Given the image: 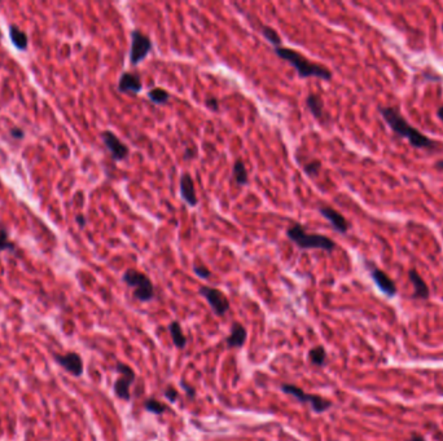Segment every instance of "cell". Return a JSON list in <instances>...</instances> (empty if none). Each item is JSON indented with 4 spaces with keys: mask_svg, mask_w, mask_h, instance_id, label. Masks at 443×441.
I'll return each mask as SVG.
<instances>
[{
    "mask_svg": "<svg viewBox=\"0 0 443 441\" xmlns=\"http://www.w3.org/2000/svg\"><path fill=\"white\" fill-rule=\"evenodd\" d=\"M232 178H233V181H235L237 185H246V184H248L249 181L248 169H246L245 164H244V162L241 161V159H237V161L233 163Z\"/></svg>",
    "mask_w": 443,
    "mask_h": 441,
    "instance_id": "ffe728a7",
    "label": "cell"
},
{
    "mask_svg": "<svg viewBox=\"0 0 443 441\" xmlns=\"http://www.w3.org/2000/svg\"><path fill=\"white\" fill-rule=\"evenodd\" d=\"M198 293H200L202 298H205V300L208 301L211 311H213L215 316L223 317L230 311V300L226 296V294L219 290V289L211 287V286H201Z\"/></svg>",
    "mask_w": 443,
    "mask_h": 441,
    "instance_id": "ba28073f",
    "label": "cell"
},
{
    "mask_svg": "<svg viewBox=\"0 0 443 441\" xmlns=\"http://www.w3.org/2000/svg\"><path fill=\"white\" fill-rule=\"evenodd\" d=\"M408 441H427V440H425L424 436L419 435V433H411Z\"/></svg>",
    "mask_w": 443,
    "mask_h": 441,
    "instance_id": "1f68e13d",
    "label": "cell"
},
{
    "mask_svg": "<svg viewBox=\"0 0 443 441\" xmlns=\"http://www.w3.org/2000/svg\"><path fill=\"white\" fill-rule=\"evenodd\" d=\"M53 360L56 363H59L65 371H68L69 374L73 377L79 378L83 375V360H82L81 355L77 352H68L65 355H59V353H53Z\"/></svg>",
    "mask_w": 443,
    "mask_h": 441,
    "instance_id": "30bf717a",
    "label": "cell"
},
{
    "mask_svg": "<svg viewBox=\"0 0 443 441\" xmlns=\"http://www.w3.org/2000/svg\"><path fill=\"white\" fill-rule=\"evenodd\" d=\"M151 38L145 34L140 31V30L135 29L131 31V47H130V62L131 65L136 66L140 62H143L146 57L149 56L152 51Z\"/></svg>",
    "mask_w": 443,
    "mask_h": 441,
    "instance_id": "52a82bcc",
    "label": "cell"
},
{
    "mask_svg": "<svg viewBox=\"0 0 443 441\" xmlns=\"http://www.w3.org/2000/svg\"><path fill=\"white\" fill-rule=\"evenodd\" d=\"M287 236L301 250H323L332 254L337 245L329 237L323 234L307 233L301 224L296 223L287 231Z\"/></svg>",
    "mask_w": 443,
    "mask_h": 441,
    "instance_id": "3957f363",
    "label": "cell"
},
{
    "mask_svg": "<svg viewBox=\"0 0 443 441\" xmlns=\"http://www.w3.org/2000/svg\"><path fill=\"white\" fill-rule=\"evenodd\" d=\"M193 272H195V275L197 276V277H200L201 280H208L211 276L210 269L206 268L204 264H195V265H193Z\"/></svg>",
    "mask_w": 443,
    "mask_h": 441,
    "instance_id": "4316f807",
    "label": "cell"
},
{
    "mask_svg": "<svg viewBox=\"0 0 443 441\" xmlns=\"http://www.w3.org/2000/svg\"><path fill=\"white\" fill-rule=\"evenodd\" d=\"M116 370L118 371V374L121 375V377H119L113 385L114 395L123 401H130L131 386H133V383L135 382L136 379L135 371L133 370L131 366H128L127 363L123 362H117Z\"/></svg>",
    "mask_w": 443,
    "mask_h": 441,
    "instance_id": "8992f818",
    "label": "cell"
},
{
    "mask_svg": "<svg viewBox=\"0 0 443 441\" xmlns=\"http://www.w3.org/2000/svg\"><path fill=\"white\" fill-rule=\"evenodd\" d=\"M276 56L281 60L289 62L297 71L300 78H319L322 81H330L333 78V73L328 69V67L323 66L320 64H315V62L310 61L307 57L301 54L300 52L296 49L287 48V47H276L273 49Z\"/></svg>",
    "mask_w": 443,
    "mask_h": 441,
    "instance_id": "7a4b0ae2",
    "label": "cell"
},
{
    "mask_svg": "<svg viewBox=\"0 0 443 441\" xmlns=\"http://www.w3.org/2000/svg\"><path fill=\"white\" fill-rule=\"evenodd\" d=\"M163 396H165L166 400L170 401V402H176V400H178L179 397V392L174 387H168L165 390V392H163Z\"/></svg>",
    "mask_w": 443,
    "mask_h": 441,
    "instance_id": "83f0119b",
    "label": "cell"
},
{
    "mask_svg": "<svg viewBox=\"0 0 443 441\" xmlns=\"http://www.w3.org/2000/svg\"><path fill=\"white\" fill-rule=\"evenodd\" d=\"M437 117L440 119V121L443 122V105L440 106V108H438L437 110Z\"/></svg>",
    "mask_w": 443,
    "mask_h": 441,
    "instance_id": "e575fe53",
    "label": "cell"
},
{
    "mask_svg": "<svg viewBox=\"0 0 443 441\" xmlns=\"http://www.w3.org/2000/svg\"><path fill=\"white\" fill-rule=\"evenodd\" d=\"M248 339V331L245 326L240 322H233L231 326L230 335L226 339V343L230 348H241Z\"/></svg>",
    "mask_w": 443,
    "mask_h": 441,
    "instance_id": "2e32d148",
    "label": "cell"
},
{
    "mask_svg": "<svg viewBox=\"0 0 443 441\" xmlns=\"http://www.w3.org/2000/svg\"><path fill=\"white\" fill-rule=\"evenodd\" d=\"M365 266H367L371 278L378 287V290L381 291L382 294H385L387 298H394L398 293V289L393 278H390L386 272H384L382 269L376 266L371 261H365Z\"/></svg>",
    "mask_w": 443,
    "mask_h": 441,
    "instance_id": "9c48e42d",
    "label": "cell"
},
{
    "mask_svg": "<svg viewBox=\"0 0 443 441\" xmlns=\"http://www.w3.org/2000/svg\"><path fill=\"white\" fill-rule=\"evenodd\" d=\"M9 38H11L12 44H13L19 51H26L27 47H29L27 35L20 27H17L16 25H11V26H9Z\"/></svg>",
    "mask_w": 443,
    "mask_h": 441,
    "instance_id": "ac0fdd59",
    "label": "cell"
},
{
    "mask_svg": "<svg viewBox=\"0 0 443 441\" xmlns=\"http://www.w3.org/2000/svg\"><path fill=\"white\" fill-rule=\"evenodd\" d=\"M442 31H443V24H442Z\"/></svg>",
    "mask_w": 443,
    "mask_h": 441,
    "instance_id": "8d00e7d4",
    "label": "cell"
},
{
    "mask_svg": "<svg viewBox=\"0 0 443 441\" xmlns=\"http://www.w3.org/2000/svg\"><path fill=\"white\" fill-rule=\"evenodd\" d=\"M434 167L438 169V171H440V172L443 174V159H440V161L435 162Z\"/></svg>",
    "mask_w": 443,
    "mask_h": 441,
    "instance_id": "836d02e7",
    "label": "cell"
},
{
    "mask_svg": "<svg viewBox=\"0 0 443 441\" xmlns=\"http://www.w3.org/2000/svg\"><path fill=\"white\" fill-rule=\"evenodd\" d=\"M148 97L156 105H165L170 100V93L163 88H153L148 92Z\"/></svg>",
    "mask_w": 443,
    "mask_h": 441,
    "instance_id": "603a6c76",
    "label": "cell"
},
{
    "mask_svg": "<svg viewBox=\"0 0 443 441\" xmlns=\"http://www.w3.org/2000/svg\"><path fill=\"white\" fill-rule=\"evenodd\" d=\"M16 246L9 241L8 232L6 229L0 228V251H14Z\"/></svg>",
    "mask_w": 443,
    "mask_h": 441,
    "instance_id": "484cf974",
    "label": "cell"
},
{
    "mask_svg": "<svg viewBox=\"0 0 443 441\" xmlns=\"http://www.w3.org/2000/svg\"><path fill=\"white\" fill-rule=\"evenodd\" d=\"M179 190H180V197L187 205L191 207H196L198 205V197L196 193L195 181H193L192 176L189 174H183L179 181Z\"/></svg>",
    "mask_w": 443,
    "mask_h": 441,
    "instance_id": "5bb4252c",
    "label": "cell"
},
{
    "mask_svg": "<svg viewBox=\"0 0 443 441\" xmlns=\"http://www.w3.org/2000/svg\"><path fill=\"white\" fill-rule=\"evenodd\" d=\"M169 331H170L171 339H173V343L176 348L179 350H183L187 346V338L183 333V329H181L180 322L178 321H173V322L169 323Z\"/></svg>",
    "mask_w": 443,
    "mask_h": 441,
    "instance_id": "d6986e66",
    "label": "cell"
},
{
    "mask_svg": "<svg viewBox=\"0 0 443 441\" xmlns=\"http://www.w3.org/2000/svg\"><path fill=\"white\" fill-rule=\"evenodd\" d=\"M179 385H180V387L183 388V391L186 392L187 397L188 398H195L196 397V390L192 387V386L187 385L184 380H180V383H179Z\"/></svg>",
    "mask_w": 443,
    "mask_h": 441,
    "instance_id": "f1b7e54d",
    "label": "cell"
},
{
    "mask_svg": "<svg viewBox=\"0 0 443 441\" xmlns=\"http://www.w3.org/2000/svg\"><path fill=\"white\" fill-rule=\"evenodd\" d=\"M306 106L316 119H323V117H324V101L319 94H308L306 97Z\"/></svg>",
    "mask_w": 443,
    "mask_h": 441,
    "instance_id": "e0dca14e",
    "label": "cell"
},
{
    "mask_svg": "<svg viewBox=\"0 0 443 441\" xmlns=\"http://www.w3.org/2000/svg\"><path fill=\"white\" fill-rule=\"evenodd\" d=\"M141 89H143V83H141V76L138 73L124 71L119 76L118 91L121 93L138 94L140 93Z\"/></svg>",
    "mask_w": 443,
    "mask_h": 441,
    "instance_id": "4fadbf2b",
    "label": "cell"
},
{
    "mask_svg": "<svg viewBox=\"0 0 443 441\" xmlns=\"http://www.w3.org/2000/svg\"><path fill=\"white\" fill-rule=\"evenodd\" d=\"M205 104L210 110L218 111L219 110V100L216 97H208L205 100Z\"/></svg>",
    "mask_w": 443,
    "mask_h": 441,
    "instance_id": "f546056e",
    "label": "cell"
},
{
    "mask_svg": "<svg viewBox=\"0 0 443 441\" xmlns=\"http://www.w3.org/2000/svg\"><path fill=\"white\" fill-rule=\"evenodd\" d=\"M319 213L322 214L323 218H325L329 221V224L333 226V229H335L336 232H338V233L341 234H346L349 232V221L346 220L345 216L341 213H338L337 210L329 207V206H322V207H319Z\"/></svg>",
    "mask_w": 443,
    "mask_h": 441,
    "instance_id": "7c38bea8",
    "label": "cell"
},
{
    "mask_svg": "<svg viewBox=\"0 0 443 441\" xmlns=\"http://www.w3.org/2000/svg\"><path fill=\"white\" fill-rule=\"evenodd\" d=\"M101 139H103V143L104 145L106 146V149L110 151L112 158H113L114 161L119 162V161H124V159L127 158L130 150H128L127 146L124 145V144L117 138L113 132L104 131L103 133H101Z\"/></svg>",
    "mask_w": 443,
    "mask_h": 441,
    "instance_id": "8fae6325",
    "label": "cell"
},
{
    "mask_svg": "<svg viewBox=\"0 0 443 441\" xmlns=\"http://www.w3.org/2000/svg\"><path fill=\"white\" fill-rule=\"evenodd\" d=\"M122 280L128 287L134 289V296L141 303H148L154 298V286L145 273L130 268L123 273Z\"/></svg>",
    "mask_w": 443,
    "mask_h": 441,
    "instance_id": "277c9868",
    "label": "cell"
},
{
    "mask_svg": "<svg viewBox=\"0 0 443 441\" xmlns=\"http://www.w3.org/2000/svg\"><path fill=\"white\" fill-rule=\"evenodd\" d=\"M378 111L386 122L387 126L392 128L394 133H397L400 138L405 139L411 145L416 149H434L437 148V143L429 139L427 135L422 133L414 126H411L410 122L402 116L399 110L394 106H384L378 108Z\"/></svg>",
    "mask_w": 443,
    "mask_h": 441,
    "instance_id": "6da1fadb",
    "label": "cell"
},
{
    "mask_svg": "<svg viewBox=\"0 0 443 441\" xmlns=\"http://www.w3.org/2000/svg\"><path fill=\"white\" fill-rule=\"evenodd\" d=\"M320 169H322V162L318 161V159H312V161L303 164V171L308 176H318Z\"/></svg>",
    "mask_w": 443,
    "mask_h": 441,
    "instance_id": "d4e9b609",
    "label": "cell"
},
{
    "mask_svg": "<svg viewBox=\"0 0 443 441\" xmlns=\"http://www.w3.org/2000/svg\"><path fill=\"white\" fill-rule=\"evenodd\" d=\"M280 390L287 395L293 396L294 398H297L300 402L302 404H308L311 406L313 413L316 414H322V413L328 412L333 406L332 401L327 400V398L322 397V396L318 395H311V393L305 392L302 388L297 387L294 385H289V383H284L280 386Z\"/></svg>",
    "mask_w": 443,
    "mask_h": 441,
    "instance_id": "5b68a950",
    "label": "cell"
},
{
    "mask_svg": "<svg viewBox=\"0 0 443 441\" xmlns=\"http://www.w3.org/2000/svg\"><path fill=\"white\" fill-rule=\"evenodd\" d=\"M408 278H410L411 283H412V286H414V294H412V298L419 299V300H427V299H429L430 296L429 286L427 285L424 278L420 276V273L417 272L416 269L412 268L408 271Z\"/></svg>",
    "mask_w": 443,
    "mask_h": 441,
    "instance_id": "9a60e30c",
    "label": "cell"
},
{
    "mask_svg": "<svg viewBox=\"0 0 443 441\" xmlns=\"http://www.w3.org/2000/svg\"><path fill=\"white\" fill-rule=\"evenodd\" d=\"M9 135H11L13 139H16V140H22V139L25 138V132L22 131L20 127H12V128L9 129Z\"/></svg>",
    "mask_w": 443,
    "mask_h": 441,
    "instance_id": "4dcf8cb0",
    "label": "cell"
},
{
    "mask_svg": "<svg viewBox=\"0 0 443 441\" xmlns=\"http://www.w3.org/2000/svg\"><path fill=\"white\" fill-rule=\"evenodd\" d=\"M0 38H2V32H0Z\"/></svg>",
    "mask_w": 443,
    "mask_h": 441,
    "instance_id": "d590c367",
    "label": "cell"
},
{
    "mask_svg": "<svg viewBox=\"0 0 443 441\" xmlns=\"http://www.w3.org/2000/svg\"><path fill=\"white\" fill-rule=\"evenodd\" d=\"M308 358H310L312 365L322 368V366H324L325 362H327V351H325V348L323 347V346H316V347H312L310 350Z\"/></svg>",
    "mask_w": 443,
    "mask_h": 441,
    "instance_id": "44dd1931",
    "label": "cell"
},
{
    "mask_svg": "<svg viewBox=\"0 0 443 441\" xmlns=\"http://www.w3.org/2000/svg\"><path fill=\"white\" fill-rule=\"evenodd\" d=\"M261 32H262V35L265 36L266 41L270 42L272 46H275V48L276 47H281V38L275 29L263 25V26H261Z\"/></svg>",
    "mask_w": 443,
    "mask_h": 441,
    "instance_id": "cb8c5ba5",
    "label": "cell"
},
{
    "mask_svg": "<svg viewBox=\"0 0 443 441\" xmlns=\"http://www.w3.org/2000/svg\"><path fill=\"white\" fill-rule=\"evenodd\" d=\"M144 409L148 413H152V414L162 415L163 413L168 412V406L161 402V401L156 400V398H146L144 401Z\"/></svg>",
    "mask_w": 443,
    "mask_h": 441,
    "instance_id": "7402d4cb",
    "label": "cell"
},
{
    "mask_svg": "<svg viewBox=\"0 0 443 441\" xmlns=\"http://www.w3.org/2000/svg\"><path fill=\"white\" fill-rule=\"evenodd\" d=\"M76 221H77V224H78V225L81 226V228H84V226H86V224H87L86 218H84L83 215H77Z\"/></svg>",
    "mask_w": 443,
    "mask_h": 441,
    "instance_id": "d6a6232c",
    "label": "cell"
}]
</instances>
